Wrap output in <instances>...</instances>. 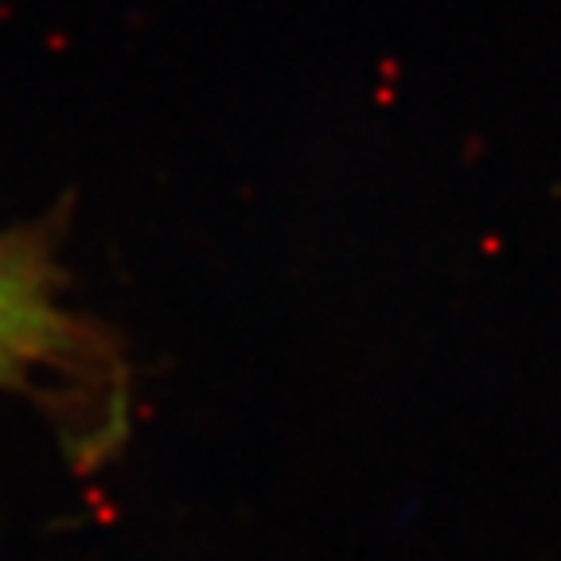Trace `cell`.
I'll return each mask as SVG.
<instances>
[{"instance_id":"cell-1","label":"cell","mask_w":561,"mask_h":561,"mask_svg":"<svg viewBox=\"0 0 561 561\" xmlns=\"http://www.w3.org/2000/svg\"><path fill=\"white\" fill-rule=\"evenodd\" d=\"M94 335L59 300L47 254L32 238H0V386H27L39 370H79Z\"/></svg>"}]
</instances>
